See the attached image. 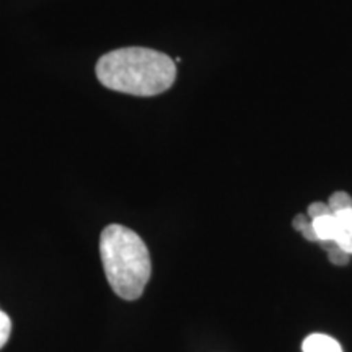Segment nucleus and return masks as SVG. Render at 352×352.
<instances>
[{
	"label": "nucleus",
	"instance_id": "1",
	"mask_svg": "<svg viewBox=\"0 0 352 352\" xmlns=\"http://www.w3.org/2000/svg\"><path fill=\"white\" fill-rule=\"evenodd\" d=\"M96 77L109 90L134 96H155L175 83L176 64L148 47H121L100 57Z\"/></svg>",
	"mask_w": 352,
	"mask_h": 352
},
{
	"label": "nucleus",
	"instance_id": "2",
	"mask_svg": "<svg viewBox=\"0 0 352 352\" xmlns=\"http://www.w3.org/2000/svg\"><path fill=\"white\" fill-rule=\"evenodd\" d=\"M100 254L113 292L124 300H138L152 274L144 240L131 228L113 223L101 232Z\"/></svg>",
	"mask_w": 352,
	"mask_h": 352
},
{
	"label": "nucleus",
	"instance_id": "3",
	"mask_svg": "<svg viewBox=\"0 0 352 352\" xmlns=\"http://www.w3.org/2000/svg\"><path fill=\"white\" fill-rule=\"evenodd\" d=\"M311 226H314L318 243H323V241H334L341 228L340 222H338L336 215L334 214L321 215V217L314 219L311 220Z\"/></svg>",
	"mask_w": 352,
	"mask_h": 352
},
{
	"label": "nucleus",
	"instance_id": "4",
	"mask_svg": "<svg viewBox=\"0 0 352 352\" xmlns=\"http://www.w3.org/2000/svg\"><path fill=\"white\" fill-rule=\"evenodd\" d=\"M303 352H342V347L334 338L328 334H310L302 344Z\"/></svg>",
	"mask_w": 352,
	"mask_h": 352
},
{
	"label": "nucleus",
	"instance_id": "5",
	"mask_svg": "<svg viewBox=\"0 0 352 352\" xmlns=\"http://www.w3.org/2000/svg\"><path fill=\"white\" fill-rule=\"evenodd\" d=\"M321 248H324L328 252V258L329 261L333 264H336V266H346L347 263L351 261V254L346 253L344 250L340 248L334 241H323V243H320Z\"/></svg>",
	"mask_w": 352,
	"mask_h": 352
},
{
	"label": "nucleus",
	"instance_id": "6",
	"mask_svg": "<svg viewBox=\"0 0 352 352\" xmlns=\"http://www.w3.org/2000/svg\"><path fill=\"white\" fill-rule=\"evenodd\" d=\"M328 206L333 214L341 212V210L352 208V197L344 191H336L334 195H331V197H329Z\"/></svg>",
	"mask_w": 352,
	"mask_h": 352
},
{
	"label": "nucleus",
	"instance_id": "7",
	"mask_svg": "<svg viewBox=\"0 0 352 352\" xmlns=\"http://www.w3.org/2000/svg\"><path fill=\"white\" fill-rule=\"evenodd\" d=\"M334 243H336L340 248H342L346 253H349L352 256V228L341 227L336 240H334Z\"/></svg>",
	"mask_w": 352,
	"mask_h": 352
},
{
	"label": "nucleus",
	"instance_id": "8",
	"mask_svg": "<svg viewBox=\"0 0 352 352\" xmlns=\"http://www.w3.org/2000/svg\"><path fill=\"white\" fill-rule=\"evenodd\" d=\"M12 333V321L6 311L0 310V349L7 344Z\"/></svg>",
	"mask_w": 352,
	"mask_h": 352
},
{
	"label": "nucleus",
	"instance_id": "9",
	"mask_svg": "<svg viewBox=\"0 0 352 352\" xmlns=\"http://www.w3.org/2000/svg\"><path fill=\"white\" fill-rule=\"evenodd\" d=\"M328 214H333L331 209H329L328 202H311V204L308 206L307 215L310 220L321 217V215H328Z\"/></svg>",
	"mask_w": 352,
	"mask_h": 352
},
{
	"label": "nucleus",
	"instance_id": "10",
	"mask_svg": "<svg viewBox=\"0 0 352 352\" xmlns=\"http://www.w3.org/2000/svg\"><path fill=\"white\" fill-rule=\"evenodd\" d=\"M334 215H336L338 222H340L341 227L352 228V208L341 210V212H334Z\"/></svg>",
	"mask_w": 352,
	"mask_h": 352
},
{
	"label": "nucleus",
	"instance_id": "11",
	"mask_svg": "<svg viewBox=\"0 0 352 352\" xmlns=\"http://www.w3.org/2000/svg\"><path fill=\"white\" fill-rule=\"evenodd\" d=\"M298 233H302L303 239H305V240L315 241V243H318V239H316V233L314 230V226H311V220H310V222H307L305 226L302 227V230L298 232Z\"/></svg>",
	"mask_w": 352,
	"mask_h": 352
}]
</instances>
